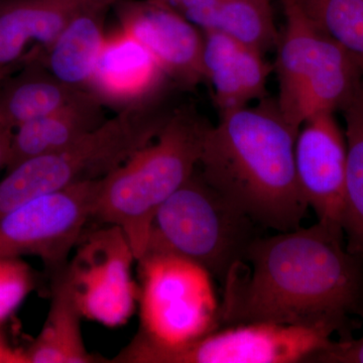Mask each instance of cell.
I'll return each mask as SVG.
<instances>
[{
    "label": "cell",
    "instance_id": "obj_25",
    "mask_svg": "<svg viewBox=\"0 0 363 363\" xmlns=\"http://www.w3.org/2000/svg\"><path fill=\"white\" fill-rule=\"evenodd\" d=\"M0 363H28L25 350L11 347L2 335L1 327H0Z\"/></svg>",
    "mask_w": 363,
    "mask_h": 363
},
{
    "label": "cell",
    "instance_id": "obj_27",
    "mask_svg": "<svg viewBox=\"0 0 363 363\" xmlns=\"http://www.w3.org/2000/svg\"><path fill=\"white\" fill-rule=\"evenodd\" d=\"M14 71L16 70L0 72V81L4 80V79L7 77V76L11 75V74L13 73Z\"/></svg>",
    "mask_w": 363,
    "mask_h": 363
},
{
    "label": "cell",
    "instance_id": "obj_18",
    "mask_svg": "<svg viewBox=\"0 0 363 363\" xmlns=\"http://www.w3.org/2000/svg\"><path fill=\"white\" fill-rule=\"evenodd\" d=\"M113 7L97 6L79 14L51 45L26 61L37 62L67 85L87 90L106 38L107 13Z\"/></svg>",
    "mask_w": 363,
    "mask_h": 363
},
{
    "label": "cell",
    "instance_id": "obj_11",
    "mask_svg": "<svg viewBox=\"0 0 363 363\" xmlns=\"http://www.w3.org/2000/svg\"><path fill=\"white\" fill-rule=\"evenodd\" d=\"M113 9L119 28L150 52L169 82L185 89L205 81L204 35L173 6L160 0H121Z\"/></svg>",
    "mask_w": 363,
    "mask_h": 363
},
{
    "label": "cell",
    "instance_id": "obj_1",
    "mask_svg": "<svg viewBox=\"0 0 363 363\" xmlns=\"http://www.w3.org/2000/svg\"><path fill=\"white\" fill-rule=\"evenodd\" d=\"M344 236L317 223L253 241L222 285L221 327L274 323L353 337L363 308V266Z\"/></svg>",
    "mask_w": 363,
    "mask_h": 363
},
{
    "label": "cell",
    "instance_id": "obj_3",
    "mask_svg": "<svg viewBox=\"0 0 363 363\" xmlns=\"http://www.w3.org/2000/svg\"><path fill=\"white\" fill-rule=\"evenodd\" d=\"M209 125L193 106L174 109L152 142L98 183L92 219L118 226L136 260L159 208L198 168Z\"/></svg>",
    "mask_w": 363,
    "mask_h": 363
},
{
    "label": "cell",
    "instance_id": "obj_26",
    "mask_svg": "<svg viewBox=\"0 0 363 363\" xmlns=\"http://www.w3.org/2000/svg\"><path fill=\"white\" fill-rule=\"evenodd\" d=\"M13 133V128L4 123V121H0V171L2 169H6Z\"/></svg>",
    "mask_w": 363,
    "mask_h": 363
},
{
    "label": "cell",
    "instance_id": "obj_6",
    "mask_svg": "<svg viewBox=\"0 0 363 363\" xmlns=\"http://www.w3.org/2000/svg\"><path fill=\"white\" fill-rule=\"evenodd\" d=\"M286 28L276 70L279 111L295 130L307 119L341 109L363 77L355 60L322 32L302 0H281Z\"/></svg>",
    "mask_w": 363,
    "mask_h": 363
},
{
    "label": "cell",
    "instance_id": "obj_10",
    "mask_svg": "<svg viewBox=\"0 0 363 363\" xmlns=\"http://www.w3.org/2000/svg\"><path fill=\"white\" fill-rule=\"evenodd\" d=\"M99 181L40 196L0 217V259L32 255L52 274L62 271L92 219Z\"/></svg>",
    "mask_w": 363,
    "mask_h": 363
},
{
    "label": "cell",
    "instance_id": "obj_22",
    "mask_svg": "<svg viewBox=\"0 0 363 363\" xmlns=\"http://www.w3.org/2000/svg\"><path fill=\"white\" fill-rule=\"evenodd\" d=\"M310 18L363 71V0H302Z\"/></svg>",
    "mask_w": 363,
    "mask_h": 363
},
{
    "label": "cell",
    "instance_id": "obj_23",
    "mask_svg": "<svg viewBox=\"0 0 363 363\" xmlns=\"http://www.w3.org/2000/svg\"><path fill=\"white\" fill-rule=\"evenodd\" d=\"M37 286L33 267L21 257L0 259V327Z\"/></svg>",
    "mask_w": 363,
    "mask_h": 363
},
{
    "label": "cell",
    "instance_id": "obj_4",
    "mask_svg": "<svg viewBox=\"0 0 363 363\" xmlns=\"http://www.w3.org/2000/svg\"><path fill=\"white\" fill-rule=\"evenodd\" d=\"M162 98L117 111L65 149L6 171L0 181V217L40 196L108 176L159 135L174 111L164 108Z\"/></svg>",
    "mask_w": 363,
    "mask_h": 363
},
{
    "label": "cell",
    "instance_id": "obj_21",
    "mask_svg": "<svg viewBox=\"0 0 363 363\" xmlns=\"http://www.w3.org/2000/svg\"><path fill=\"white\" fill-rule=\"evenodd\" d=\"M340 111L347 149L341 226L346 250L363 266V77Z\"/></svg>",
    "mask_w": 363,
    "mask_h": 363
},
{
    "label": "cell",
    "instance_id": "obj_8",
    "mask_svg": "<svg viewBox=\"0 0 363 363\" xmlns=\"http://www.w3.org/2000/svg\"><path fill=\"white\" fill-rule=\"evenodd\" d=\"M333 332L274 323L224 326L174 348H155L131 342L113 363H308L330 347Z\"/></svg>",
    "mask_w": 363,
    "mask_h": 363
},
{
    "label": "cell",
    "instance_id": "obj_12",
    "mask_svg": "<svg viewBox=\"0 0 363 363\" xmlns=\"http://www.w3.org/2000/svg\"><path fill=\"white\" fill-rule=\"evenodd\" d=\"M346 160L345 135L333 113L317 114L301 125L295 143L298 187L318 223L342 236Z\"/></svg>",
    "mask_w": 363,
    "mask_h": 363
},
{
    "label": "cell",
    "instance_id": "obj_14",
    "mask_svg": "<svg viewBox=\"0 0 363 363\" xmlns=\"http://www.w3.org/2000/svg\"><path fill=\"white\" fill-rule=\"evenodd\" d=\"M121 0H0V72L18 70L79 14Z\"/></svg>",
    "mask_w": 363,
    "mask_h": 363
},
{
    "label": "cell",
    "instance_id": "obj_17",
    "mask_svg": "<svg viewBox=\"0 0 363 363\" xmlns=\"http://www.w3.org/2000/svg\"><path fill=\"white\" fill-rule=\"evenodd\" d=\"M105 107L90 93L64 108L13 130L6 169L33 157L65 149L106 121Z\"/></svg>",
    "mask_w": 363,
    "mask_h": 363
},
{
    "label": "cell",
    "instance_id": "obj_15",
    "mask_svg": "<svg viewBox=\"0 0 363 363\" xmlns=\"http://www.w3.org/2000/svg\"><path fill=\"white\" fill-rule=\"evenodd\" d=\"M203 70L219 113L264 99L272 67L264 54L218 32H203Z\"/></svg>",
    "mask_w": 363,
    "mask_h": 363
},
{
    "label": "cell",
    "instance_id": "obj_19",
    "mask_svg": "<svg viewBox=\"0 0 363 363\" xmlns=\"http://www.w3.org/2000/svg\"><path fill=\"white\" fill-rule=\"evenodd\" d=\"M52 76L35 61H26L0 81V121L16 130L49 116L88 94Z\"/></svg>",
    "mask_w": 363,
    "mask_h": 363
},
{
    "label": "cell",
    "instance_id": "obj_28",
    "mask_svg": "<svg viewBox=\"0 0 363 363\" xmlns=\"http://www.w3.org/2000/svg\"><path fill=\"white\" fill-rule=\"evenodd\" d=\"M160 1L164 2V4H168L169 6H172V4H175L178 0H160Z\"/></svg>",
    "mask_w": 363,
    "mask_h": 363
},
{
    "label": "cell",
    "instance_id": "obj_24",
    "mask_svg": "<svg viewBox=\"0 0 363 363\" xmlns=\"http://www.w3.org/2000/svg\"><path fill=\"white\" fill-rule=\"evenodd\" d=\"M358 316L363 319V308ZM308 363H363V335L333 341L330 347L318 352Z\"/></svg>",
    "mask_w": 363,
    "mask_h": 363
},
{
    "label": "cell",
    "instance_id": "obj_16",
    "mask_svg": "<svg viewBox=\"0 0 363 363\" xmlns=\"http://www.w3.org/2000/svg\"><path fill=\"white\" fill-rule=\"evenodd\" d=\"M178 13L202 32H218L262 54L279 44L271 0H178Z\"/></svg>",
    "mask_w": 363,
    "mask_h": 363
},
{
    "label": "cell",
    "instance_id": "obj_5",
    "mask_svg": "<svg viewBox=\"0 0 363 363\" xmlns=\"http://www.w3.org/2000/svg\"><path fill=\"white\" fill-rule=\"evenodd\" d=\"M260 227L196 171L155 215L145 255L191 260L221 286L245 260Z\"/></svg>",
    "mask_w": 363,
    "mask_h": 363
},
{
    "label": "cell",
    "instance_id": "obj_2",
    "mask_svg": "<svg viewBox=\"0 0 363 363\" xmlns=\"http://www.w3.org/2000/svg\"><path fill=\"white\" fill-rule=\"evenodd\" d=\"M298 133L277 100L223 112L205 133L200 174L260 228L295 230L309 209L296 176Z\"/></svg>",
    "mask_w": 363,
    "mask_h": 363
},
{
    "label": "cell",
    "instance_id": "obj_29",
    "mask_svg": "<svg viewBox=\"0 0 363 363\" xmlns=\"http://www.w3.org/2000/svg\"></svg>",
    "mask_w": 363,
    "mask_h": 363
},
{
    "label": "cell",
    "instance_id": "obj_20",
    "mask_svg": "<svg viewBox=\"0 0 363 363\" xmlns=\"http://www.w3.org/2000/svg\"><path fill=\"white\" fill-rule=\"evenodd\" d=\"M52 302L44 326L25 350L28 363H97L83 340L82 314L63 269L52 274ZM107 362V360H105Z\"/></svg>",
    "mask_w": 363,
    "mask_h": 363
},
{
    "label": "cell",
    "instance_id": "obj_13",
    "mask_svg": "<svg viewBox=\"0 0 363 363\" xmlns=\"http://www.w3.org/2000/svg\"><path fill=\"white\" fill-rule=\"evenodd\" d=\"M171 83L150 52L121 28L106 35L88 92L121 111L164 95Z\"/></svg>",
    "mask_w": 363,
    "mask_h": 363
},
{
    "label": "cell",
    "instance_id": "obj_7",
    "mask_svg": "<svg viewBox=\"0 0 363 363\" xmlns=\"http://www.w3.org/2000/svg\"><path fill=\"white\" fill-rule=\"evenodd\" d=\"M136 262L140 327L133 342L179 347L220 328V302L207 269L171 255H145Z\"/></svg>",
    "mask_w": 363,
    "mask_h": 363
},
{
    "label": "cell",
    "instance_id": "obj_9",
    "mask_svg": "<svg viewBox=\"0 0 363 363\" xmlns=\"http://www.w3.org/2000/svg\"><path fill=\"white\" fill-rule=\"evenodd\" d=\"M63 269L83 318L116 328L130 321L138 304L133 278L135 252L118 226L85 229Z\"/></svg>",
    "mask_w": 363,
    "mask_h": 363
}]
</instances>
